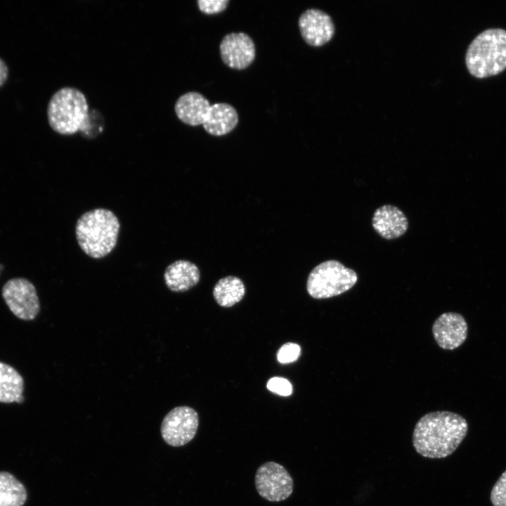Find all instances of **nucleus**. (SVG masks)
<instances>
[{
    "mask_svg": "<svg viewBox=\"0 0 506 506\" xmlns=\"http://www.w3.org/2000/svg\"><path fill=\"white\" fill-rule=\"evenodd\" d=\"M467 431V422L460 415L446 410L431 412L416 423L413 444L423 457L443 458L458 448Z\"/></svg>",
    "mask_w": 506,
    "mask_h": 506,
    "instance_id": "nucleus-1",
    "label": "nucleus"
},
{
    "mask_svg": "<svg viewBox=\"0 0 506 506\" xmlns=\"http://www.w3.org/2000/svg\"><path fill=\"white\" fill-rule=\"evenodd\" d=\"M89 109L85 95L78 89L63 87L51 98L47 108L51 129L62 135H72L80 131L93 138Z\"/></svg>",
    "mask_w": 506,
    "mask_h": 506,
    "instance_id": "nucleus-2",
    "label": "nucleus"
},
{
    "mask_svg": "<svg viewBox=\"0 0 506 506\" xmlns=\"http://www.w3.org/2000/svg\"><path fill=\"white\" fill-rule=\"evenodd\" d=\"M119 228L118 218L111 210L97 208L88 211L76 223L78 245L90 257L103 258L116 246Z\"/></svg>",
    "mask_w": 506,
    "mask_h": 506,
    "instance_id": "nucleus-3",
    "label": "nucleus"
},
{
    "mask_svg": "<svg viewBox=\"0 0 506 506\" xmlns=\"http://www.w3.org/2000/svg\"><path fill=\"white\" fill-rule=\"evenodd\" d=\"M465 63L470 74L479 79L503 72L506 69V30L491 28L479 34L467 49Z\"/></svg>",
    "mask_w": 506,
    "mask_h": 506,
    "instance_id": "nucleus-4",
    "label": "nucleus"
},
{
    "mask_svg": "<svg viewBox=\"0 0 506 506\" xmlns=\"http://www.w3.org/2000/svg\"><path fill=\"white\" fill-rule=\"evenodd\" d=\"M356 273L337 260H328L316 266L309 273L306 290L315 299L338 296L350 290L357 282Z\"/></svg>",
    "mask_w": 506,
    "mask_h": 506,
    "instance_id": "nucleus-5",
    "label": "nucleus"
},
{
    "mask_svg": "<svg viewBox=\"0 0 506 506\" xmlns=\"http://www.w3.org/2000/svg\"><path fill=\"white\" fill-rule=\"evenodd\" d=\"M1 295L10 311L19 319L34 320L40 311V303L34 285L24 278L8 280Z\"/></svg>",
    "mask_w": 506,
    "mask_h": 506,
    "instance_id": "nucleus-6",
    "label": "nucleus"
},
{
    "mask_svg": "<svg viewBox=\"0 0 506 506\" xmlns=\"http://www.w3.org/2000/svg\"><path fill=\"white\" fill-rule=\"evenodd\" d=\"M254 483L259 495L270 502L285 500L293 492L292 476L283 465L273 461L258 467Z\"/></svg>",
    "mask_w": 506,
    "mask_h": 506,
    "instance_id": "nucleus-7",
    "label": "nucleus"
},
{
    "mask_svg": "<svg viewBox=\"0 0 506 506\" xmlns=\"http://www.w3.org/2000/svg\"><path fill=\"white\" fill-rule=\"evenodd\" d=\"M198 424L196 410L186 406H177L164 416L160 427L161 436L169 446H183L195 437Z\"/></svg>",
    "mask_w": 506,
    "mask_h": 506,
    "instance_id": "nucleus-8",
    "label": "nucleus"
},
{
    "mask_svg": "<svg viewBox=\"0 0 506 506\" xmlns=\"http://www.w3.org/2000/svg\"><path fill=\"white\" fill-rule=\"evenodd\" d=\"M219 53L223 63L228 67L244 70L255 59V44L253 39L245 32L229 33L221 41Z\"/></svg>",
    "mask_w": 506,
    "mask_h": 506,
    "instance_id": "nucleus-9",
    "label": "nucleus"
},
{
    "mask_svg": "<svg viewBox=\"0 0 506 506\" xmlns=\"http://www.w3.org/2000/svg\"><path fill=\"white\" fill-rule=\"evenodd\" d=\"M298 26L304 41L316 47L327 43L335 33V25L331 17L318 8L304 11L299 18Z\"/></svg>",
    "mask_w": 506,
    "mask_h": 506,
    "instance_id": "nucleus-10",
    "label": "nucleus"
},
{
    "mask_svg": "<svg viewBox=\"0 0 506 506\" xmlns=\"http://www.w3.org/2000/svg\"><path fill=\"white\" fill-rule=\"evenodd\" d=\"M467 330L465 318L454 312L442 313L432 325L436 342L446 350H453L462 345L467 337Z\"/></svg>",
    "mask_w": 506,
    "mask_h": 506,
    "instance_id": "nucleus-11",
    "label": "nucleus"
},
{
    "mask_svg": "<svg viewBox=\"0 0 506 506\" xmlns=\"http://www.w3.org/2000/svg\"><path fill=\"white\" fill-rule=\"evenodd\" d=\"M372 224L375 231L387 240L402 236L408 227L405 214L397 207L391 205L381 206L375 211Z\"/></svg>",
    "mask_w": 506,
    "mask_h": 506,
    "instance_id": "nucleus-12",
    "label": "nucleus"
},
{
    "mask_svg": "<svg viewBox=\"0 0 506 506\" xmlns=\"http://www.w3.org/2000/svg\"><path fill=\"white\" fill-rule=\"evenodd\" d=\"M211 105L202 93L189 91L178 98L174 104V111L181 122L196 126L204 124Z\"/></svg>",
    "mask_w": 506,
    "mask_h": 506,
    "instance_id": "nucleus-13",
    "label": "nucleus"
},
{
    "mask_svg": "<svg viewBox=\"0 0 506 506\" xmlns=\"http://www.w3.org/2000/svg\"><path fill=\"white\" fill-rule=\"evenodd\" d=\"M200 278L199 268L188 260H177L171 263L164 273L165 285L174 292L189 290L198 283Z\"/></svg>",
    "mask_w": 506,
    "mask_h": 506,
    "instance_id": "nucleus-14",
    "label": "nucleus"
},
{
    "mask_svg": "<svg viewBox=\"0 0 506 506\" xmlns=\"http://www.w3.org/2000/svg\"><path fill=\"white\" fill-rule=\"evenodd\" d=\"M238 121V114L233 105L216 103L211 105L202 126L209 134L221 136L232 131Z\"/></svg>",
    "mask_w": 506,
    "mask_h": 506,
    "instance_id": "nucleus-15",
    "label": "nucleus"
},
{
    "mask_svg": "<svg viewBox=\"0 0 506 506\" xmlns=\"http://www.w3.org/2000/svg\"><path fill=\"white\" fill-rule=\"evenodd\" d=\"M24 379L11 365L0 361V403H22Z\"/></svg>",
    "mask_w": 506,
    "mask_h": 506,
    "instance_id": "nucleus-16",
    "label": "nucleus"
},
{
    "mask_svg": "<svg viewBox=\"0 0 506 506\" xmlns=\"http://www.w3.org/2000/svg\"><path fill=\"white\" fill-rule=\"evenodd\" d=\"M245 293L243 282L238 277L228 275L220 279L214 285L213 296L217 304L231 307L242 300Z\"/></svg>",
    "mask_w": 506,
    "mask_h": 506,
    "instance_id": "nucleus-17",
    "label": "nucleus"
},
{
    "mask_svg": "<svg viewBox=\"0 0 506 506\" xmlns=\"http://www.w3.org/2000/svg\"><path fill=\"white\" fill-rule=\"evenodd\" d=\"M26 500L24 485L12 474L0 472V506H22Z\"/></svg>",
    "mask_w": 506,
    "mask_h": 506,
    "instance_id": "nucleus-18",
    "label": "nucleus"
},
{
    "mask_svg": "<svg viewBox=\"0 0 506 506\" xmlns=\"http://www.w3.org/2000/svg\"><path fill=\"white\" fill-rule=\"evenodd\" d=\"M490 498L493 506H506V470L494 484Z\"/></svg>",
    "mask_w": 506,
    "mask_h": 506,
    "instance_id": "nucleus-19",
    "label": "nucleus"
},
{
    "mask_svg": "<svg viewBox=\"0 0 506 506\" xmlns=\"http://www.w3.org/2000/svg\"><path fill=\"white\" fill-rule=\"evenodd\" d=\"M300 346L294 343L283 344L277 353V359L281 363H290L298 359L300 356Z\"/></svg>",
    "mask_w": 506,
    "mask_h": 506,
    "instance_id": "nucleus-20",
    "label": "nucleus"
},
{
    "mask_svg": "<svg viewBox=\"0 0 506 506\" xmlns=\"http://www.w3.org/2000/svg\"><path fill=\"white\" fill-rule=\"evenodd\" d=\"M229 2V0H198L197 4L202 13L213 15L225 11Z\"/></svg>",
    "mask_w": 506,
    "mask_h": 506,
    "instance_id": "nucleus-21",
    "label": "nucleus"
},
{
    "mask_svg": "<svg viewBox=\"0 0 506 506\" xmlns=\"http://www.w3.org/2000/svg\"><path fill=\"white\" fill-rule=\"evenodd\" d=\"M267 389L278 395L287 396L292 392L291 383L285 378L274 377L271 378L266 384Z\"/></svg>",
    "mask_w": 506,
    "mask_h": 506,
    "instance_id": "nucleus-22",
    "label": "nucleus"
},
{
    "mask_svg": "<svg viewBox=\"0 0 506 506\" xmlns=\"http://www.w3.org/2000/svg\"><path fill=\"white\" fill-rule=\"evenodd\" d=\"M8 76V67L4 61L0 58V86L6 80Z\"/></svg>",
    "mask_w": 506,
    "mask_h": 506,
    "instance_id": "nucleus-23",
    "label": "nucleus"
},
{
    "mask_svg": "<svg viewBox=\"0 0 506 506\" xmlns=\"http://www.w3.org/2000/svg\"><path fill=\"white\" fill-rule=\"evenodd\" d=\"M2 267L3 266L1 265H0V273H1V270Z\"/></svg>",
    "mask_w": 506,
    "mask_h": 506,
    "instance_id": "nucleus-24",
    "label": "nucleus"
}]
</instances>
